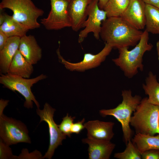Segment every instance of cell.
Here are the masks:
<instances>
[{"label": "cell", "mask_w": 159, "mask_h": 159, "mask_svg": "<svg viewBox=\"0 0 159 159\" xmlns=\"http://www.w3.org/2000/svg\"><path fill=\"white\" fill-rule=\"evenodd\" d=\"M143 32L130 25L120 16L107 18L102 21L100 37L113 48L135 46Z\"/></svg>", "instance_id": "1"}, {"label": "cell", "mask_w": 159, "mask_h": 159, "mask_svg": "<svg viewBox=\"0 0 159 159\" xmlns=\"http://www.w3.org/2000/svg\"><path fill=\"white\" fill-rule=\"evenodd\" d=\"M148 32L145 30L143 32L141 38L135 47L129 50L128 47L120 48L118 57L112 59V61L123 72L128 78L133 77L138 73V70L143 71V57L147 51H150L153 45L148 43Z\"/></svg>", "instance_id": "2"}, {"label": "cell", "mask_w": 159, "mask_h": 159, "mask_svg": "<svg viewBox=\"0 0 159 159\" xmlns=\"http://www.w3.org/2000/svg\"><path fill=\"white\" fill-rule=\"evenodd\" d=\"M122 101L116 107L109 109H102L100 113L103 117L107 115L114 117L121 124L124 141L126 145L131 140L133 132L130 128V122L132 114L134 112L142 98L138 95H132L131 90L122 91Z\"/></svg>", "instance_id": "3"}, {"label": "cell", "mask_w": 159, "mask_h": 159, "mask_svg": "<svg viewBox=\"0 0 159 159\" xmlns=\"http://www.w3.org/2000/svg\"><path fill=\"white\" fill-rule=\"evenodd\" d=\"M133 113L130 125L136 134L150 135L159 134V106L150 103L148 97H145Z\"/></svg>", "instance_id": "4"}, {"label": "cell", "mask_w": 159, "mask_h": 159, "mask_svg": "<svg viewBox=\"0 0 159 159\" xmlns=\"http://www.w3.org/2000/svg\"><path fill=\"white\" fill-rule=\"evenodd\" d=\"M5 8L11 10L13 19L29 30L40 27L37 19L43 15L44 11L36 6L32 0H2L0 9Z\"/></svg>", "instance_id": "5"}, {"label": "cell", "mask_w": 159, "mask_h": 159, "mask_svg": "<svg viewBox=\"0 0 159 159\" xmlns=\"http://www.w3.org/2000/svg\"><path fill=\"white\" fill-rule=\"evenodd\" d=\"M0 83L4 86L12 91L18 92L25 98L24 106L28 108H32L33 102L39 108L40 105L32 92L31 87L34 84L47 77L46 75L41 74L33 78L28 79L9 74L0 73Z\"/></svg>", "instance_id": "6"}, {"label": "cell", "mask_w": 159, "mask_h": 159, "mask_svg": "<svg viewBox=\"0 0 159 159\" xmlns=\"http://www.w3.org/2000/svg\"><path fill=\"white\" fill-rule=\"evenodd\" d=\"M0 110V136L3 141L10 145L19 143H31L26 125L21 121L7 117Z\"/></svg>", "instance_id": "7"}, {"label": "cell", "mask_w": 159, "mask_h": 159, "mask_svg": "<svg viewBox=\"0 0 159 159\" xmlns=\"http://www.w3.org/2000/svg\"><path fill=\"white\" fill-rule=\"evenodd\" d=\"M51 10L46 18L41 20V23L47 30H59L71 27L72 21L69 14L68 0H49Z\"/></svg>", "instance_id": "8"}, {"label": "cell", "mask_w": 159, "mask_h": 159, "mask_svg": "<svg viewBox=\"0 0 159 159\" xmlns=\"http://www.w3.org/2000/svg\"><path fill=\"white\" fill-rule=\"evenodd\" d=\"M56 110L46 102L44 108L40 110L37 108V114L39 116L40 120L46 122L48 124L49 135V144L47 151L42 158L51 159L55 150L59 145L62 144V141L66 138V135L63 134L59 129L58 125L54 121V114Z\"/></svg>", "instance_id": "9"}, {"label": "cell", "mask_w": 159, "mask_h": 159, "mask_svg": "<svg viewBox=\"0 0 159 159\" xmlns=\"http://www.w3.org/2000/svg\"><path fill=\"white\" fill-rule=\"evenodd\" d=\"M98 1L92 0L88 7L87 18L82 26L84 28L79 34V43L83 42L90 32L93 33L97 39L100 38L102 22L106 19L107 16L106 12L99 8Z\"/></svg>", "instance_id": "10"}, {"label": "cell", "mask_w": 159, "mask_h": 159, "mask_svg": "<svg viewBox=\"0 0 159 159\" xmlns=\"http://www.w3.org/2000/svg\"><path fill=\"white\" fill-rule=\"evenodd\" d=\"M112 49L111 46L105 43L104 47L97 54L85 53L81 61L74 63L65 60L60 54L59 49L57 50V53L59 61L67 69L71 71L84 72L100 65L105 60Z\"/></svg>", "instance_id": "11"}, {"label": "cell", "mask_w": 159, "mask_h": 159, "mask_svg": "<svg viewBox=\"0 0 159 159\" xmlns=\"http://www.w3.org/2000/svg\"><path fill=\"white\" fill-rule=\"evenodd\" d=\"M145 4L142 0H130L120 17L135 29H144L145 23Z\"/></svg>", "instance_id": "12"}, {"label": "cell", "mask_w": 159, "mask_h": 159, "mask_svg": "<svg viewBox=\"0 0 159 159\" xmlns=\"http://www.w3.org/2000/svg\"><path fill=\"white\" fill-rule=\"evenodd\" d=\"M115 123L99 120L89 121L84 124L87 130V138L94 140L110 141L114 135L113 128Z\"/></svg>", "instance_id": "13"}, {"label": "cell", "mask_w": 159, "mask_h": 159, "mask_svg": "<svg viewBox=\"0 0 159 159\" xmlns=\"http://www.w3.org/2000/svg\"><path fill=\"white\" fill-rule=\"evenodd\" d=\"M92 0H69L68 12L72 21V28L75 32L82 28L87 16V8Z\"/></svg>", "instance_id": "14"}, {"label": "cell", "mask_w": 159, "mask_h": 159, "mask_svg": "<svg viewBox=\"0 0 159 159\" xmlns=\"http://www.w3.org/2000/svg\"><path fill=\"white\" fill-rule=\"evenodd\" d=\"M82 141L88 145L89 159H109L115 147V145L110 141L87 138L83 139Z\"/></svg>", "instance_id": "15"}, {"label": "cell", "mask_w": 159, "mask_h": 159, "mask_svg": "<svg viewBox=\"0 0 159 159\" xmlns=\"http://www.w3.org/2000/svg\"><path fill=\"white\" fill-rule=\"evenodd\" d=\"M26 60L33 65L37 64L42 57V49L34 37L26 35L20 38L19 49Z\"/></svg>", "instance_id": "16"}, {"label": "cell", "mask_w": 159, "mask_h": 159, "mask_svg": "<svg viewBox=\"0 0 159 159\" xmlns=\"http://www.w3.org/2000/svg\"><path fill=\"white\" fill-rule=\"evenodd\" d=\"M20 38L9 37L4 47L0 50V73H7L12 59L19 49Z\"/></svg>", "instance_id": "17"}, {"label": "cell", "mask_w": 159, "mask_h": 159, "mask_svg": "<svg viewBox=\"0 0 159 159\" xmlns=\"http://www.w3.org/2000/svg\"><path fill=\"white\" fill-rule=\"evenodd\" d=\"M34 70L32 65L29 63L18 49L10 65L7 73L29 78Z\"/></svg>", "instance_id": "18"}, {"label": "cell", "mask_w": 159, "mask_h": 159, "mask_svg": "<svg viewBox=\"0 0 159 159\" xmlns=\"http://www.w3.org/2000/svg\"><path fill=\"white\" fill-rule=\"evenodd\" d=\"M29 30L27 27L15 20L12 16L6 13L5 20L0 26V30L9 37H17L21 38L26 35Z\"/></svg>", "instance_id": "19"}, {"label": "cell", "mask_w": 159, "mask_h": 159, "mask_svg": "<svg viewBox=\"0 0 159 159\" xmlns=\"http://www.w3.org/2000/svg\"><path fill=\"white\" fill-rule=\"evenodd\" d=\"M142 87L145 94L148 96V101L159 106V78L158 81L156 75L149 72Z\"/></svg>", "instance_id": "20"}, {"label": "cell", "mask_w": 159, "mask_h": 159, "mask_svg": "<svg viewBox=\"0 0 159 159\" xmlns=\"http://www.w3.org/2000/svg\"><path fill=\"white\" fill-rule=\"evenodd\" d=\"M141 154L150 149H159V134L156 136L136 134L131 139Z\"/></svg>", "instance_id": "21"}, {"label": "cell", "mask_w": 159, "mask_h": 159, "mask_svg": "<svg viewBox=\"0 0 159 159\" xmlns=\"http://www.w3.org/2000/svg\"><path fill=\"white\" fill-rule=\"evenodd\" d=\"M146 30L149 33L159 34V8L145 4Z\"/></svg>", "instance_id": "22"}, {"label": "cell", "mask_w": 159, "mask_h": 159, "mask_svg": "<svg viewBox=\"0 0 159 159\" xmlns=\"http://www.w3.org/2000/svg\"><path fill=\"white\" fill-rule=\"evenodd\" d=\"M130 0H109L103 10L107 18L120 16L127 7Z\"/></svg>", "instance_id": "23"}, {"label": "cell", "mask_w": 159, "mask_h": 159, "mask_svg": "<svg viewBox=\"0 0 159 159\" xmlns=\"http://www.w3.org/2000/svg\"><path fill=\"white\" fill-rule=\"evenodd\" d=\"M122 152L115 153L114 157L118 159H141V154L131 140L128 141Z\"/></svg>", "instance_id": "24"}, {"label": "cell", "mask_w": 159, "mask_h": 159, "mask_svg": "<svg viewBox=\"0 0 159 159\" xmlns=\"http://www.w3.org/2000/svg\"><path fill=\"white\" fill-rule=\"evenodd\" d=\"M75 117L69 116L68 113L62 118L61 123L58 126L61 131L64 134L70 137L71 132V128L73 123Z\"/></svg>", "instance_id": "25"}, {"label": "cell", "mask_w": 159, "mask_h": 159, "mask_svg": "<svg viewBox=\"0 0 159 159\" xmlns=\"http://www.w3.org/2000/svg\"><path fill=\"white\" fill-rule=\"evenodd\" d=\"M9 146L6 144L2 140H0V159H7L14 158L11 148Z\"/></svg>", "instance_id": "26"}, {"label": "cell", "mask_w": 159, "mask_h": 159, "mask_svg": "<svg viewBox=\"0 0 159 159\" xmlns=\"http://www.w3.org/2000/svg\"><path fill=\"white\" fill-rule=\"evenodd\" d=\"M143 159H159V149L147 150L141 154Z\"/></svg>", "instance_id": "27"}, {"label": "cell", "mask_w": 159, "mask_h": 159, "mask_svg": "<svg viewBox=\"0 0 159 159\" xmlns=\"http://www.w3.org/2000/svg\"><path fill=\"white\" fill-rule=\"evenodd\" d=\"M85 121V118H83L81 120L73 123L71 128L72 133L76 134L80 133L85 128L84 125L83 124Z\"/></svg>", "instance_id": "28"}, {"label": "cell", "mask_w": 159, "mask_h": 159, "mask_svg": "<svg viewBox=\"0 0 159 159\" xmlns=\"http://www.w3.org/2000/svg\"><path fill=\"white\" fill-rule=\"evenodd\" d=\"M9 38L4 33L0 30V50L4 47Z\"/></svg>", "instance_id": "29"}, {"label": "cell", "mask_w": 159, "mask_h": 159, "mask_svg": "<svg viewBox=\"0 0 159 159\" xmlns=\"http://www.w3.org/2000/svg\"><path fill=\"white\" fill-rule=\"evenodd\" d=\"M145 4L159 8V0H142Z\"/></svg>", "instance_id": "30"}, {"label": "cell", "mask_w": 159, "mask_h": 159, "mask_svg": "<svg viewBox=\"0 0 159 159\" xmlns=\"http://www.w3.org/2000/svg\"><path fill=\"white\" fill-rule=\"evenodd\" d=\"M98 6L101 9H103L109 0H98Z\"/></svg>", "instance_id": "31"}, {"label": "cell", "mask_w": 159, "mask_h": 159, "mask_svg": "<svg viewBox=\"0 0 159 159\" xmlns=\"http://www.w3.org/2000/svg\"><path fill=\"white\" fill-rule=\"evenodd\" d=\"M6 13L1 12L0 14V25H1L4 22L5 18Z\"/></svg>", "instance_id": "32"}, {"label": "cell", "mask_w": 159, "mask_h": 159, "mask_svg": "<svg viewBox=\"0 0 159 159\" xmlns=\"http://www.w3.org/2000/svg\"><path fill=\"white\" fill-rule=\"evenodd\" d=\"M156 47L158 55V58L159 61V40L157 42Z\"/></svg>", "instance_id": "33"}, {"label": "cell", "mask_w": 159, "mask_h": 159, "mask_svg": "<svg viewBox=\"0 0 159 159\" xmlns=\"http://www.w3.org/2000/svg\"><path fill=\"white\" fill-rule=\"evenodd\" d=\"M68 0L69 1V0Z\"/></svg>", "instance_id": "34"}]
</instances>
